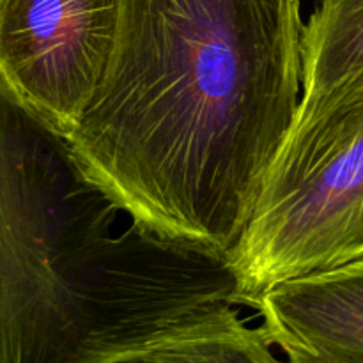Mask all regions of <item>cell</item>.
<instances>
[{"instance_id":"obj_4","label":"cell","mask_w":363,"mask_h":363,"mask_svg":"<svg viewBox=\"0 0 363 363\" xmlns=\"http://www.w3.org/2000/svg\"><path fill=\"white\" fill-rule=\"evenodd\" d=\"M119 0H0V82L67 135L116 45Z\"/></svg>"},{"instance_id":"obj_5","label":"cell","mask_w":363,"mask_h":363,"mask_svg":"<svg viewBox=\"0 0 363 363\" xmlns=\"http://www.w3.org/2000/svg\"><path fill=\"white\" fill-rule=\"evenodd\" d=\"M252 308L287 363H363V259L277 284Z\"/></svg>"},{"instance_id":"obj_7","label":"cell","mask_w":363,"mask_h":363,"mask_svg":"<svg viewBox=\"0 0 363 363\" xmlns=\"http://www.w3.org/2000/svg\"><path fill=\"white\" fill-rule=\"evenodd\" d=\"M264 332L233 312L220 321L151 347L130 363H287L279 360Z\"/></svg>"},{"instance_id":"obj_1","label":"cell","mask_w":363,"mask_h":363,"mask_svg":"<svg viewBox=\"0 0 363 363\" xmlns=\"http://www.w3.org/2000/svg\"><path fill=\"white\" fill-rule=\"evenodd\" d=\"M301 0H119L98 92L67 135L138 225L227 255L301 101Z\"/></svg>"},{"instance_id":"obj_2","label":"cell","mask_w":363,"mask_h":363,"mask_svg":"<svg viewBox=\"0 0 363 363\" xmlns=\"http://www.w3.org/2000/svg\"><path fill=\"white\" fill-rule=\"evenodd\" d=\"M238 307L227 255L135 223L0 82V363H130Z\"/></svg>"},{"instance_id":"obj_3","label":"cell","mask_w":363,"mask_h":363,"mask_svg":"<svg viewBox=\"0 0 363 363\" xmlns=\"http://www.w3.org/2000/svg\"><path fill=\"white\" fill-rule=\"evenodd\" d=\"M363 259V73L301 99L229 254L243 307L269 287Z\"/></svg>"},{"instance_id":"obj_6","label":"cell","mask_w":363,"mask_h":363,"mask_svg":"<svg viewBox=\"0 0 363 363\" xmlns=\"http://www.w3.org/2000/svg\"><path fill=\"white\" fill-rule=\"evenodd\" d=\"M363 73V0H319L301 34V99Z\"/></svg>"}]
</instances>
